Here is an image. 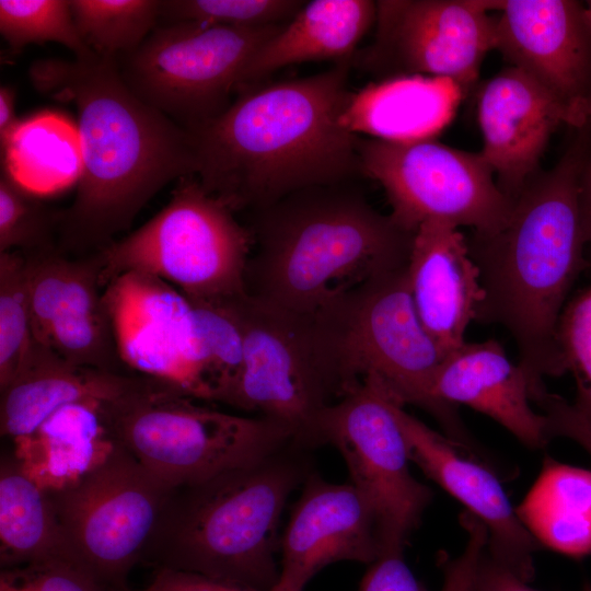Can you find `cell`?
<instances>
[{"label": "cell", "instance_id": "cell-1", "mask_svg": "<svg viewBox=\"0 0 591 591\" xmlns=\"http://www.w3.org/2000/svg\"><path fill=\"white\" fill-rule=\"evenodd\" d=\"M28 77L39 93L72 103L78 114L82 169L74 199L62 211V253L101 251L167 184L197 174L192 134L141 101L116 59H39Z\"/></svg>", "mask_w": 591, "mask_h": 591}, {"label": "cell", "instance_id": "cell-2", "mask_svg": "<svg viewBox=\"0 0 591 591\" xmlns=\"http://www.w3.org/2000/svg\"><path fill=\"white\" fill-rule=\"evenodd\" d=\"M350 60L246 89L193 132L196 177L205 190L234 212H247L304 188L362 176L360 137L339 125L351 93Z\"/></svg>", "mask_w": 591, "mask_h": 591}, {"label": "cell", "instance_id": "cell-3", "mask_svg": "<svg viewBox=\"0 0 591 591\" xmlns=\"http://www.w3.org/2000/svg\"><path fill=\"white\" fill-rule=\"evenodd\" d=\"M590 148L591 121L577 128L551 170L529 181L500 229L467 239L484 290L476 321L508 331L531 386L566 373L558 325L573 283L590 267L580 208Z\"/></svg>", "mask_w": 591, "mask_h": 591}, {"label": "cell", "instance_id": "cell-4", "mask_svg": "<svg viewBox=\"0 0 591 591\" xmlns=\"http://www.w3.org/2000/svg\"><path fill=\"white\" fill-rule=\"evenodd\" d=\"M247 215V296L298 314H315L407 266L415 234L376 210L352 182L304 188Z\"/></svg>", "mask_w": 591, "mask_h": 591}, {"label": "cell", "instance_id": "cell-5", "mask_svg": "<svg viewBox=\"0 0 591 591\" xmlns=\"http://www.w3.org/2000/svg\"><path fill=\"white\" fill-rule=\"evenodd\" d=\"M290 444L257 462L173 489L143 560L271 591L280 564V521L288 498L309 475Z\"/></svg>", "mask_w": 591, "mask_h": 591}, {"label": "cell", "instance_id": "cell-6", "mask_svg": "<svg viewBox=\"0 0 591 591\" xmlns=\"http://www.w3.org/2000/svg\"><path fill=\"white\" fill-rule=\"evenodd\" d=\"M175 387L141 375L128 392L103 403L120 447L171 490L263 460L293 443L290 431L196 403Z\"/></svg>", "mask_w": 591, "mask_h": 591}, {"label": "cell", "instance_id": "cell-7", "mask_svg": "<svg viewBox=\"0 0 591 591\" xmlns=\"http://www.w3.org/2000/svg\"><path fill=\"white\" fill-rule=\"evenodd\" d=\"M252 247L246 224L188 176L155 216L95 253L104 288L123 274L139 273L164 280L192 302L220 303L247 294Z\"/></svg>", "mask_w": 591, "mask_h": 591}, {"label": "cell", "instance_id": "cell-8", "mask_svg": "<svg viewBox=\"0 0 591 591\" xmlns=\"http://www.w3.org/2000/svg\"><path fill=\"white\" fill-rule=\"evenodd\" d=\"M231 303L243 331L244 362L227 405L280 424L299 448L321 445V417L344 389L316 315L247 294Z\"/></svg>", "mask_w": 591, "mask_h": 591}, {"label": "cell", "instance_id": "cell-9", "mask_svg": "<svg viewBox=\"0 0 591 591\" xmlns=\"http://www.w3.org/2000/svg\"><path fill=\"white\" fill-rule=\"evenodd\" d=\"M315 314L345 395L372 379L399 405H416L434 417L430 389L445 356L416 312L407 266L367 281Z\"/></svg>", "mask_w": 591, "mask_h": 591}, {"label": "cell", "instance_id": "cell-10", "mask_svg": "<svg viewBox=\"0 0 591 591\" xmlns=\"http://www.w3.org/2000/svg\"><path fill=\"white\" fill-rule=\"evenodd\" d=\"M282 25L158 24L116 63L125 84L141 101L193 134L229 107L242 70Z\"/></svg>", "mask_w": 591, "mask_h": 591}, {"label": "cell", "instance_id": "cell-11", "mask_svg": "<svg viewBox=\"0 0 591 591\" xmlns=\"http://www.w3.org/2000/svg\"><path fill=\"white\" fill-rule=\"evenodd\" d=\"M362 176L378 182L391 217L415 233L439 220L489 234L510 216L514 200L498 186L480 152L460 150L436 139L393 142L360 138Z\"/></svg>", "mask_w": 591, "mask_h": 591}, {"label": "cell", "instance_id": "cell-12", "mask_svg": "<svg viewBox=\"0 0 591 591\" xmlns=\"http://www.w3.org/2000/svg\"><path fill=\"white\" fill-rule=\"evenodd\" d=\"M171 491L117 444L76 485L49 495L78 561L109 588L129 591Z\"/></svg>", "mask_w": 591, "mask_h": 591}, {"label": "cell", "instance_id": "cell-13", "mask_svg": "<svg viewBox=\"0 0 591 591\" xmlns=\"http://www.w3.org/2000/svg\"><path fill=\"white\" fill-rule=\"evenodd\" d=\"M396 404L374 380L364 379L320 421L321 443L339 451L349 482L375 512L382 554L404 551L432 499L430 488L410 473Z\"/></svg>", "mask_w": 591, "mask_h": 591}, {"label": "cell", "instance_id": "cell-14", "mask_svg": "<svg viewBox=\"0 0 591 591\" xmlns=\"http://www.w3.org/2000/svg\"><path fill=\"white\" fill-rule=\"evenodd\" d=\"M499 0L376 1L372 43L351 66L378 80L397 76L447 79L467 95L486 55L496 49Z\"/></svg>", "mask_w": 591, "mask_h": 591}, {"label": "cell", "instance_id": "cell-15", "mask_svg": "<svg viewBox=\"0 0 591 591\" xmlns=\"http://www.w3.org/2000/svg\"><path fill=\"white\" fill-rule=\"evenodd\" d=\"M103 298L124 366L212 402L200 323L181 291L160 278L126 273L105 287Z\"/></svg>", "mask_w": 591, "mask_h": 591}, {"label": "cell", "instance_id": "cell-16", "mask_svg": "<svg viewBox=\"0 0 591 591\" xmlns=\"http://www.w3.org/2000/svg\"><path fill=\"white\" fill-rule=\"evenodd\" d=\"M496 50L545 89L572 117L591 121V33L583 2L499 0Z\"/></svg>", "mask_w": 591, "mask_h": 591}, {"label": "cell", "instance_id": "cell-17", "mask_svg": "<svg viewBox=\"0 0 591 591\" xmlns=\"http://www.w3.org/2000/svg\"><path fill=\"white\" fill-rule=\"evenodd\" d=\"M383 553L375 512L350 482L310 472L280 538V572L271 591H304L326 566L371 564Z\"/></svg>", "mask_w": 591, "mask_h": 591}, {"label": "cell", "instance_id": "cell-18", "mask_svg": "<svg viewBox=\"0 0 591 591\" xmlns=\"http://www.w3.org/2000/svg\"><path fill=\"white\" fill-rule=\"evenodd\" d=\"M430 398L445 436L464 449L471 450L472 442L454 412L459 404L490 417L528 448L542 449L551 441L546 417L531 406L526 371L494 339L465 341L449 354L433 379Z\"/></svg>", "mask_w": 591, "mask_h": 591}, {"label": "cell", "instance_id": "cell-19", "mask_svg": "<svg viewBox=\"0 0 591 591\" xmlns=\"http://www.w3.org/2000/svg\"><path fill=\"white\" fill-rule=\"evenodd\" d=\"M408 456L430 479L460 501L487 529V552L530 582L538 543L521 522L497 476L463 454L464 449L396 404Z\"/></svg>", "mask_w": 591, "mask_h": 591}, {"label": "cell", "instance_id": "cell-20", "mask_svg": "<svg viewBox=\"0 0 591 591\" xmlns=\"http://www.w3.org/2000/svg\"><path fill=\"white\" fill-rule=\"evenodd\" d=\"M482 155L500 189L515 199L540 172V161L554 131L576 128L571 115L536 81L509 66L477 93Z\"/></svg>", "mask_w": 591, "mask_h": 591}, {"label": "cell", "instance_id": "cell-21", "mask_svg": "<svg viewBox=\"0 0 591 591\" xmlns=\"http://www.w3.org/2000/svg\"><path fill=\"white\" fill-rule=\"evenodd\" d=\"M23 254L35 341L69 359L101 352L113 328L97 253L70 258L57 247Z\"/></svg>", "mask_w": 591, "mask_h": 591}, {"label": "cell", "instance_id": "cell-22", "mask_svg": "<svg viewBox=\"0 0 591 591\" xmlns=\"http://www.w3.org/2000/svg\"><path fill=\"white\" fill-rule=\"evenodd\" d=\"M407 279L420 322L447 357L465 344L484 301L479 270L460 228L424 222L413 237Z\"/></svg>", "mask_w": 591, "mask_h": 591}, {"label": "cell", "instance_id": "cell-23", "mask_svg": "<svg viewBox=\"0 0 591 591\" xmlns=\"http://www.w3.org/2000/svg\"><path fill=\"white\" fill-rule=\"evenodd\" d=\"M140 376L76 366L35 343L15 378L0 390L1 434L12 441L27 437L61 407L114 401Z\"/></svg>", "mask_w": 591, "mask_h": 591}, {"label": "cell", "instance_id": "cell-24", "mask_svg": "<svg viewBox=\"0 0 591 591\" xmlns=\"http://www.w3.org/2000/svg\"><path fill=\"white\" fill-rule=\"evenodd\" d=\"M465 96L447 79L385 78L350 93L339 125L350 134L384 141L434 139L451 123Z\"/></svg>", "mask_w": 591, "mask_h": 591}, {"label": "cell", "instance_id": "cell-25", "mask_svg": "<svg viewBox=\"0 0 591 591\" xmlns=\"http://www.w3.org/2000/svg\"><path fill=\"white\" fill-rule=\"evenodd\" d=\"M376 1L313 0L268 38L242 70L236 94L273 72L305 61L350 59L375 23Z\"/></svg>", "mask_w": 591, "mask_h": 591}, {"label": "cell", "instance_id": "cell-26", "mask_svg": "<svg viewBox=\"0 0 591 591\" xmlns=\"http://www.w3.org/2000/svg\"><path fill=\"white\" fill-rule=\"evenodd\" d=\"M24 473L48 494L62 491L102 465L114 452L103 403L61 407L32 434L13 441Z\"/></svg>", "mask_w": 591, "mask_h": 591}, {"label": "cell", "instance_id": "cell-27", "mask_svg": "<svg viewBox=\"0 0 591 591\" xmlns=\"http://www.w3.org/2000/svg\"><path fill=\"white\" fill-rule=\"evenodd\" d=\"M517 513L537 543L573 557L591 554V471L546 457Z\"/></svg>", "mask_w": 591, "mask_h": 591}, {"label": "cell", "instance_id": "cell-28", "mask_svg": "<svg viewBox=\"0 0 591 591\" xmlns=\"http://www.w3.org/2000/svg\"><path fill=\"white\" fill-rule=\"evenodd\" d=\"M57 558L78 561L50 495L24 473L15 459H5L0 468L1 568Z\"/></svg>", "mask_w": 591, "mask_h": 591}, {"label": "cell", "instance_id": "cell-29", "mask_svg": "<svg viewBox=\"0 0 591 591\" xmlns=\"http://www.w3.org/2000/svg\"><path fill=\"white\" fill-rule=\"evenodd\" d=\"M3 170L34 194L78 182L82 169L77 126L50 112L20 120L1 146Z\"/></svg>", "mask_w": 591, "mask_h": 591}, {"label": "cell", "instance_id": "cell-30", "mask_svg": "<svg viewBox=\"0 0 591 591\" xmlns=\"http://www.w3.org/2000/svg\"><path fill=\"white\" fill-rule=\"evenodd\" d=\"M78 32L96 55L116 59L158 26L161 0H69Z\"/></svg>", "mask_w": 591, "mask_h": 591}, {"label": "cell", "instance_id": "cell-31", "mask_svg": "<svg viewBox=\"0 0 591 591\" xmlns=\"http://www.w3.org/2000/svg\"><path fill=\"white\" fill-rule=\"evenodd\" d=\"M0 33L12 55L48 42L65 46L74 58L95 54L78 32L69 0H0Z\"/></svg>", "mask_w": 591, "mask_h": 591}, {"label": "cell", "instance_id": "cell-32", "mask_svg": "<svg viewBox=\"0 0 591 591\" xmlns=\"http://www.w3.org/2000/svg\"><path fill=\"white\" fill-rule=\"evenodd\" d=\"M35 343L25 255L0 253V390L15 378Z\"/></svg>", "mask_w": 591, "mask_h": 591}, {"label": "cell", "instance_id": "cell-33", "mask_svg": "<svg viewBox=\"0 0 591 591\" xmlns=\"http://www.w3.org/2000/svg\"><path fill=\"white\" fill-rule=\"evenodd\" d=\"M62 211L45 204L2 169L0 253H33L57 248Z\"/></svg>", "mask_w": 591, "mask_h": 591}, {"label": "cell", "instance_id": "cell-34", "mask_svg": "<svg viewBox=\"0 0 591 591\" xmlns=\"http://www.w3.org/2000/svg\"><path fill=\"white\" fill-rule=\"evenodd\" d=\"M301 0H162L159 24L256 28L282 25L304 7Z\"/></svg>", "mask_w": 591, "mask_h": 591}, {"label": "cell", "instance_id": "cell-35", "mask_svg": "<svg viewBox=\"0 0 591 591\" xmlns=\"http://www.w3.org/2000/svg\"><path fill=\"white\" fill-rule=\"evenodd\" d=\"M232 300L196 303L195 306L207 352L212 402L228 404L244 362V338Z\"/></svg>", "mask_w": 591, "mask_h": 591}, {"label": "cell", "instance_id": "cell-36", "mask_svg": "<svg viewBox=\"0 0 591 591\" xmlns=\"http://www.w3.org/2000/svg\"><path fill=\"white\" fill-rule=\"evenodd\" d=\"M558 345L565 370L576 383L572 404L591 422V282L565 305Z\"/></svg>", "mask_w": 591, "mask_h": 591}, {"label": "cell", "instance_id": "cell-37", "mask_svg": "<svg viewBox=\"0 0 591 591\" xmlns=\"http://www.w3.org/2000/svg\"><path fill=\"white\" fill-rule=\"evenodd\" d=\"M0 591H117L96 579L79 561L57 558L3 568Z\"/></svg>", "mask_w": 591, "mask_h": 591}, {"label": "cell", "instance_id": "cell-38", "mask_svg": "<svg viewBox=\"0 0 591 591\" xmlns=\"http://www.w3.org/2000/svg\"><path fill=\"white\" fill-rule=\"evenodd\" d=\"M531 399L546 417L551 440L556 437L573 440L591 456V422L572 403L548 392L544 384L532 389Z\"/></svg>", "mask_w": 591, "mask_h": 591}, {"label": "cell", "instance_id": "cell-39", "mask_svg": "<svg viewBox=\"0 0 591 591\" xmlns=\"http://www.w3.org/2000/svg\"><path fill=\"white\" fill-rule=\"evenodd\" d=\"M460 523L467 534V542L460 556L443 561L441 591H474L476 564L488 542L486 526L472 514L461 513Z\"/></svg>", "mask_w": 591, "mask_h": 591}, {"label": "cell", "instance_id": "cell-40", "mask_svg": "<svg viewBox=\"0 0 591 591\" xmlns=\"http://www.w3.org/2000/svg\"><path fill=\"white\" fill-rule=\"evenodd\" d=\"M358 591H430L405 563L403 552L382 554L369 565Z\"/></svg>", "mask_w": 591, "mask_h": 591}, {"label": "cell", "instance_id": "cell-41", "mask_svg": "<svg viewBox=\"0 0 591 591\" xmlns=\"http://www.w3.org/2000/svg\"><path fill=\"white\" fill-rule=\"evenodd\" d=\"M139 591H258L202 575L157 568L149 583Z\"/></svg>", "mask_w": 591, "mask_h": 591}, {"label": "cell", "instance_id": "cell-42", "mask_svg": "<svg viewBox=\"0 0 591 591\" xmlns=\"http://www.w3.org/2000/svg\"><path fill=\"white\" fill-rule=\"evenodd\" d=\"M473 588L474 591H540L496 560L486 547L476 564Z\"/></svg>", "mask_w": 591, "mask_h": 591}, {"label": "cell", "instance_id": "cell-43", "mask_svg": "<svg viewBox=\"0 0 591 591\" xmlns=\"http://www.w3.org/2000/svg\"><path fill=\"white\" fill-rule=\"evenodd\" d=\"M580 208L587 243V258L591 267V148L580 177Z\"/></svg>", "mask_w": 591, "mask_h": 591}, {"label": "cell", "instance_id": "cell-44", "mask_svg": "<svg viewBox=\"0 0 591 591\" xmlns=\"http://www.w3.org/2000/svg\"><path fill=\"white\" fill-rule=\"evenodd\" d=\"M15 114V92L8 85L0 88V143L8 140L9 136L19 124Z\"/></svg>", "mask_w": 591, "mask_h": 591}, {"label": "cell", "instance_id": "cell-45", "mask_svg": "<svg viewBox=\"0 0 591 591\" xmlns=\"http://www.w3.org/2000/svg\"><path fill=\"white\" fill-rule=\"evenodd\" d=\"M583 16L586 24L591 33V0L583 2Z\"/></svg>", "mask_w": 591, "mask_h": 591}]
</instances>
